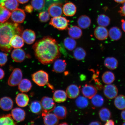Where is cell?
I'll return each instance as SVG.
<instances>
[{
	"instance_id": "1",
	"label": "cell",
	"mask_w": 125,
	"mask_h": 125,
	"mask_svg": "<svg viewBox=\"0 0 125 125\" xmlns=\"http://www.w3.org/2000/svg\"><path fill=\"white\" fill-rule=\"evenodd\" d=\"M32 48L36 58L44 65L52 63L61 55L57 41L49 36L38 41Z\"/></svg>"
},
{
	"instance_id": "2",
	"label": "cell",
	"mask_w": 125,
	"mask_h": 125,
	"mask_svg": "<svg viewBox=\"0 0 125 125\" xmlns=\"http://www.w3.org/2000/svg\"><path fill=\"white\" fill-rule=\"evenodd\" d=\"M22 30L18 23L0 22V49L10 52L12 49L10 44L11 39L14 36L21 34Z\"/></svg>"
},
{
	"instance_id": "3",
	"label": "cell",
	"mask_w": 125,
	"mask_h": 125,
	"mask_svg": "<svg viewBox=\"0 0 125 125\" xmlns=\"http://www.w3.org/2000/svg\"><path fill=\"white\" fill-rule=\"evenodd\" d=\"M32 79L33 82L40 86H43L48 84L49 76L46 72L40 70L32 75Z\"/></svg>"
},
{
	"instance_id": "4",
	"label": "cell",
	"mask_w": 125,
	"mask_h": 125,
	"mask_svg": "<svg viewBox=\"0 0 125 125\" xmlns=\"http://www.w3.org/2000/svg\"><path fill=\"white\" fill-rule=\"evenodd\" d=\"M69 20L65 17L59 16L53 17L51 19L49 24L59 30H64L68 28Z\"/></svg>"
},
{
	"instance_id": "5",
	"label": "cell",
	"mask_w": 125,
	"mask_h": 125,
	"mask_svg": "<svg viewBox=\"0 0 125 125\" xmlns=\"http://www.w3.org/2000/svg\"><path fill=\"white\" fill-rule=\"evenodd\" d=\"M41 103L43 112L42 116L53 111L56 107V104L52 98L44 96L42 98Z\"/></svg>"
},
{
	"instance_id": "6",
	"label": "cell",
	"mask_w": 125,
	"mask_h": 125,
	"mask_svg": "<svg viewBox=\"0 0 125 125\" xmlns=\"http://www.w3.org/2000/svg\"><path fill=\"white\" fill-rule=\"evenodd\" d=\"M22 72L19 68L14 69L8 80V83L11 86H15L19 85L22 79Z\"/></svg>"
},
{
	"instance_id": "7",
	"label": "cell",
	"mask_w": 125,
	"mask_h": 125,
	"mask_svg": "<svg viewBox=\"0 0 125 125\" xmlns=\"http://www.w3.org/2000/svg\"><path fill=\"white\" fill-rule=\"evenodd\" d=\"M104 93L106 97L109 99H113L118 95V89L115 85L107 84L104 87Z\"/></svg>"
},
{
	"instance_id": "8",
	"label": "cell",
	"mask_w": 125,
	"mask_h": 125,
	"mask_svg": "<svg viewBox=\"0 0 125 125\" xmlns=\"http://www.w3.org/2000/svg\"><path fill=\"white\" fill-rule=\"evenodd\" d=\"M48 11L50 15L52 17L61 16L62 14V4L61 3H54L48 8Z\"/></svg>"
},
{
	"instance_id": "9",
	"label": "cell",
	"mask_w": 125,
	"mask_h": 125,
	"mask_svg": "<svg viewBox=\"0 0 125 125\" xmlns=\"http://www.w3.org/2000/svg\"><path fill=\"white\" fill-rule=\"evenodd\" d=\"M11 16L12 21L18 23L23 22L26 18L24 11L18 8L12 11Z\"/></svg>"
},
{
	"instance_id": "10",
	"label": "cell",
	"mask_w": 125,
	"mask_h": 125,
	"mask_svg": "<svg viewBox=\"0 0 125 125\" xmlns=\"http://www.w3.org/2000/svg\"><path fill=\"white\" fill-rule=\"evenodd\" d=\"M21 35L24 41L27 44H32L35 40V33L31 29L25 30L22 32Z\"/></svg>"
},
{
	"instance_id": "11",
	"label": "cell",
	"mask_w": 125,
	"mask_h": 125,
	"mask_svg": "<svg viewBox=\"0 0 125 125\" xmlns=\"http://www.w3.org/2000/svg\"><path fill=\"white\" fill-rule=\"evenodd\" d=\"M11 57L16 62H22L26 58V54L24 50L20 48H16L12 51Z\"/></svg>"
},
{
	"instance_id": "12",
	"label": "cell",
	"mask_w": 125,
	"mask_h": 125,
	"mask_svg": "<svg viewBox=\"0 0 125 125\" xmlns=\"http://www.w3.org/2000/svg\"><path fill=\"white\" fill-rule=\"evenodd\" d=\"M94 35L98 40H104L107 39L108 37V31L106 28L104 26H98L95 30Z\"/></svg>"
},
{
	"instance_id": "13",
	"label": "cell",
	"mask_w": 125,
	"mask_h": 125,
	"mask_svg": "<svg viewBox=\"0 0 125 125\" xmlns=\"http://www.w3.org/2000/svg\"><path fill=\"white\" fill-rule=\"evenodd\" d=\"M11 115L14 120L17 122L22 121L25 118V112L20 108H15L12 109Z\"/></svg>"
},
{
	"instance_id": "14",
	"label": "cell",
	"mask_w": 125,
	"mask_h": 125,
	"mask_svg": "<svg viewBox=\"0 0 125 125\" xmlns=\"http://www.w3.org/2000/svg\"><path fill=\"white\" fill-rule=\"evenodd\" d=\"M97 91L94 86L86 84L83 87L82 92L84 96L89 99L91 98L96 94Z\"/></svg>"
},
{
	"instance_id": "15",
	"label": "cell",
	"mask_w": 125,
	"mask_h": 125,
	"mask_svg": "<svg viewBox=\"0 0 125 125\" xmlns=\"http://www.w3.org/2000/svg\"><path fill=\"white\" fill-rule=\"evenodd\" d=\"M80 92L79 87L75 84H72L69 86L66 91L67 96L70 99L77 98L79 96Z\"/></svg>"
},
{
	"instance_id": "16",
	"label": "cell",
	"mask_w": 125,
	"mask_h": 125,
	"mask_svg": "<svg viewBox=\"0 0 125 125\" xmlns=\"http://www.w3.org/2000/svg\"><path fill=\"white\" fill-rule=\"evenodd\" d=\"M13 105V101L10 97H4L0 100V107L4 111H8L10 110Z\"/></svg>"
},
{
	"instance_id": "17",
	"label": "cell",
	"mask_w": 125,
	"mask_h": 125,
	"mask_svg": "<svg viewBox=\"0 0 125 125\" xmlns=\"http://www.w3.org/2000/svg\"><path fill=\"white\" fill-rule=\"evenodd\" d=\"M29 96L25 94H18L15 98V101L17 105L20 107H26L29 104Z\"/></svg>"
},
{
	"instance_id": "18",
	"label": "cell",
	"mask_w": 125,
	"mask_h": 125,
	"mask_svg": "<svg viewBox=\"0 0 125 125\" xmlns=\"http://www.w3.org/2000/svg\"><path fill=\"white\" fill-rule=\"evenodd\" d=\"M43 117V122L45 125H55L58 124L59 119L54 113H48Z\"/></svg>"
},
{
	"instance_id": "19",
	"label": "cell",
	"mask_w": 125,
	"mask_h": 125,
	"mask_svg": "<svg viewBox=\"0 0 125 125\" xmlns=\"http://www.w3.org/2000/svg\"><path fill=\"white\" fill-rule=\"evenodd\" d=\"M62 11L64 14L66 16H73L76 13V7L73 3H67L64 5Z\"/></svg>"
},
{
	"instance_id": "20",
	"label": "cell",
	"mask_w": 125,
	"mask_h": 125,
	"mask_svg": "<svg viewBox=\"0 0 125 125\" xmlns=\"http://www.w3.org/2000/svg\"><path fill=\"white\" fill-rule=\"evenodd\" d=\"M55 60L53 66V71L57 73L63 72L66 68L67 63L65 61L62 59Z\"/></svg>"
},
{
	"instance_id": "21",
	"label": "cell",
	"mask_w": 125,
	"mask_h": 125,
	"mask_svg": "<svg viewBox=\"0 0 125 125\" xmlns=\"http://www.w3.org/2000/svg\"><path fill=\"white\" fill-rule=\"evenodd\" d=\"M67 97L66 92L63 90H58L54 92L53 98L55 102L61 103L66 100Z\"/></svg>"
},
{
	"instance_id": "22",
	"label": "cell",
	"mask_w": 125,
	"mask_h": 125,
	"mask_svg": "<svg viewBox=\"0 0 125 125\" xmlns=\"http://www.w3.org/2000/svg\"><path fill=\"white\" fill-rule=\"evenodd\" d=\"M77 23L78 26L82 29H85L88 28L91 24L90 19L86 15L81 16L78 19Z\"/></svg>"
},
{
	"instance_id": "23",
	"label": "cell",
	"mask_w": 125,
	"mask_h": 125,
	"mask_svg": "<svg viewBox=\"0 0 125 125\" xmlns=\"http://www.w3.org/2000/svg\"><path fill=\"white\" fill-rule=\"evenodd\" d=\"M24 40L19 35L14 36L11 39L10 44L11 46L15 48L22 47L24 45Z\"/></svg>"
},
{
	"instance_id": "24",
	"label": "cell",
	"mask_w": 125,
	"mask_h": 125,
	"mask_svg": "<svg viewBox=\"0 0 125 125\" xmlns=\"http://www.w3.org/2000/svg\"><path fill=\"white\" fill-rule=\"evenodd\" d=\"M18 85L19 90L22 93L29 92L31 89L32 86L31 81L26 79H22Z\"/></svg>"
},
{
	"instance_id": "25",
	"label": "cell",
	"mask_w": 125,
	"mask_h": 125,
	"mask_svg": "<svg viewBox=\"0 0 125 125\" xmlns=\"http://www.w3.org/2000/svg\"><path fill=\"white\" fill-rule=\"evenodd\" d=\"M53 111L59 119H64L66 117L67 111L65 106L62 105L56 106Z\"/></svg>"
},
{
	"instance_id": "26",
	"label": "cell",
	"mask_w": 125,
	"mask_h": 125,
	"mask_svg": "<svg viewBox=\"0 0 125 125\" xmlns=\"http://www.w3.org/2000/svg\"><path fill=\"white\" fill-rule=\"evenodd\" d=\"M104 66L111 70L116 69L118 66V62L117 59L113 57H108L105 59L104 61Z\"/></svg>"
},
{
	"instance_id": "27",
	"label": "cell",
	"mask_w": 125,
	"mask_h": 125,
	"mask_svg": "<svg viewBox=\"0 0 125 125\" xmlns=\"http://www.w3.org/2000/svg\"><path fill=\"white\" fill-rule=\"evenodd\" d=\"M108 35L112 40L117 41L121 38L122 33L119 28L115 26L111 28L109 30Z\"/></svg>"
},
{
	"instance_id": "28",
	"label": "cell",
	"mask_w": 125,
	"mask_h": 125,
	"mask_svg": "<svg viewBox=\"0 0 125 125\" xmlns=\"http://www.w3.org/2000/svg\"><path fill=\"white\" fill-rule=\"evenodd\" d=\"M69 35L74 39H79L82 36V32L80 28L76 26H73L68 29Z\"/></svg>"
},
{
	"instance_id": "29",
	"label": "cell",
	"mask_w": 125,
	"mask_h": 125,
	"mask_svg": "<svg viewBox=\"0 0 125 125\" xmlns=\"http://www.w3.org/2000/svg\"><path fill=\"white\" fill-rule=\"evenodd\" d=\"M6 9L10 11H13L18 8L19 6L18 2L17 0H6L4 2L0 4Z\"/></svg>"
},
{
	"instance_id": "30",
	"label": "cell",
	"mask_w": 125,
	"mask_h": 125,
	"mask_svg": "<svg viewBox=\"0 0 125 125\" xmlns=\"http://www.w3.org/2000/svg\"><path fill=\"white\" fill-rule=\"evenodd\" d=\"M11 15L9 10L0 4V22L4 23L8 20Z\"/></svg>"
},
{
	"instance_id": "31",
	"label": "cell",
	"mask_w": 125,
	"mask_h": 125,
	"mask_svg": "<svg viewBox=\"0 0 125 125\" xmlns=\"http://www.w3.org/2000/svg\"><path fill=\"white\" fill-rule=\"evenodd\" d=\"M103 82L107 84H111L113 83L115 80V76L112 72L107 71L103 74L102 76Z\"/></svg>"
},
{
	"instance_id": "32",
	"label": "cell",
	"mask_w": 125,
	"mask_h": 125,
	"mask_svg": "<svg viewBox=\"0 0 125 125\" xmlns=\"http://www.w3.org/2000/svg\"><path fill=\"white\" fill-rule=\"evenodd\" d=\"M16 122L14 119L10 114L0 116V125H15Z\"/></svg>"
},
{
	"instance_id": "33",
	"label": "cell",
	"mask_w": 125,
	"mask_h": 125,
	"mask_svg": "<svg viewBox=\"0 0 125 125\" xmlns=\"http://www.w3.org/2000/svg\"><path fill=\"white\" fill-rule=\"evenodd\" d=\"M30 110L33 113L39 115L42 112L41 103L40 102L35 101L32 102L30 106Z\"/></svg>"
},
{
	"instance_id": "34",
	"label": "cell",
	"mask_w": 125,
	"mask_h": 125,
	"mask_svg": "<svg viewBox=\"0 0 125 125\" xmlns=\"http://www.w3.org/2000/svg\"><path fill=\"white\" fill-rule=\"evenodd\" d=\"M114 104L116 108L119 110L125 109V96L122 95L117 96L115 98Z\"/></svg>"
},
{
	"instance_id": "35",
	"label": "cell",
	"mask_w": 125,
	"mask_h": 125,
	"mask_svg": "<svg viewBox=\"0 0 125 125\" xmlns=\"http://www.w3.org/2000/svg\"><path fill=\"white\" fill-rule=\"evenodd\" d=\"M100 119L103 122H106L110 119L112 117L111 113L108 109L104 107L101 109L99 112Z\"/></svg>"
},
{
	"instance_id": "36",
	"label": "cell",
	"mask_w": 125,
	"mask_h": 125,
	"mask_svg": "<svg viewBox=\"0 0 125 125\" xmlns=\"http://www.w3.org/2000/svg\"><path fill=\"white\" fill-rule=\"evenodd\" d=\"M86 53L83 48L80 47H77L75 49L73 52V56L76 60L80 61L85 59Z\"/></svg>"
},
{
	"instance_id": "37",
	"label": "cell",
	"mask_w": 125,
	"mask_h": 125,
	"mask_svg": "<svg viewBox=\"0 0 125 125\" xmlns=\"http://www.w3.org/2000/svg\"><path fill=\"white\" fill-rule=\"evenodd\" d=\"M97 23L99 26L107 27L110 23V19L108 16L102 14L98 16L97 19Z\"/></svg>"
},
{
	"instance_id": "38",
	"label": "cell",
	"mask_w": 125,
	"mask_h": 125,
	"mask_svg": "<svg viewBox=\"0 0 125 125\" xmlns=\"http://www.w3.org/2000/svg\"><path fill=\"white\" fill-rule=\"evenodd\" d=\"M77 107L80 109H84L87 107L89 102L88 99L85 96H80L78 97L75 101Z\"/></svg>"
},
{
	"instance_id": "39",
	"label": "cell",
	"mask_w": 125,
	"mask_h": 125,
	"mask_svg": "<svg viewBox=\"0 0 125 125\" xmlns=\"http://www.w3.org/2000/svg\"><path fill=\"white\" fill-rule=\"evenodd\" d=\"M64 46L69 51H72L75 48L76 42L74 39L67 37L64 40Z\"/></svg>"
},
{
	"instance_id": "40",
	"label": "cell",
	"mask_w": 125,
	"mask_h": 125,
	"mask_svg": "<svg viewBox=\"0 0 125 125\" xmlns=\"http://www.w3.org/2000/svg\"><path fill=\"white\" fill-rule=\"evenodd\" d=\"M91 99L92 104L95 107H100L104 104V98L100 95H95Z\"/></svg>"
},
{
	"instance_id": "41",
	"label": "cell",
	"mask_w": 125,
	"mask_h": 125,
	"mask_svg": "<svg viewBox=\"0 0 125 125\" xmlns=\"http://www.w3.org/2000/svg\"><path fill=\"white\" fill-rule=\"evenodd\" d=\"M31 3L34 9L39 10H42L44 7L45 2V0H32Z\"/></svg>"
},
{
	"instance_id": "42",
	"label": "cell",
	"mask_w": 125,
	"mask_h": 125,
	"mask_svg": "<svg viewBox=\"0 0 125 125\" xmlns=\"http://www.w3.org/2000/svg\"><path fill=\"white\" fill-rule=\"evenodd\" d=\"M39 18L41 22H46L49 20L50 15L47 11L42 12L39 13Z\"/></svg>"
},
{
	"instance_id": "43",
	"label": "cell",
	"mask_w": 125,
	"mask_h": 125,
	"mask_svg": "<svg viewBox=\"0 0 125 125\" xmlns=\"http://www.w3.org/2000/svg\"><path fill=\"white\" fill-rule=\"evenodd\" d=\"M7 54L3 52H0V66H4L7 63L8 60Z\"/></svg>"
},
{
	"instance_id": "44",
	"label": "cell",
	"mask_w": 125,
	"mask_h": 125,
	"mask_svg": "<svg viewBox=\"0 0 125 125\" xmlns=\"http://www.w3.org/2000/svg\"><path fill=\"white\" fill-rule=\"evenodd\" d=\"M123 4V6L120 8V10L119 12L122 16L125 17V1Z\"/></svg>"
},
{
	"instance_id": "45",
	"label": "cell",
	"mask_w": 125,
	"mask_h": 125,
	"mask_svg": "<svg viewBox=\"0 0 125 125\" xmlns=\"http://www.w3.org/2000/svg\"><path fill=\"white\" fill-rule=\"evenodd\" d=\"M33 7L31 5L29 4L26 5L25 8L26 11L29 13H31L33 11Z\"/></svg>"
},
{
	"instance_id": "46",
	"label": "cell",
	"mask_w": 125,
	"mask_h": 125,
	"mask_svg": "<svg viewBox=\"0 0 125 125\" xmlns=\"http://www.w3.org/2000/svg\"><path fill=\"white\" fill-rule=\"evenodd\" d=\"M115 125V122L112 120L109 119L107 121L104 125Z\"/></svg>"
},
{
	"instance_id": "47",
	"label": "cell",
	"mask_w": 125,
	"mask_h": 125,
	"mask_svg": "<svg viewBox=\"0 0 125 125\" xmlns=\"http://www.w3.org/2000/svg\"><path fill=\"white\" fill-rule=\"evenodd\" d=\"M4 72L2 69L0 68V80L2 79L4 77Z\"/></svg>"
},
{
	"instance_id": "48",
	"label": "cell",
	"mask_w": 125,
	"mask_h": 125,
	"mask_svg": "<svg viewBox=\"0 0 125 125\" xmlns=\"http://www.w3.org/2000/svg\"><path fill=\"white\" fill-rule=\"evenodd\" d=\"M121 116L122 119L125 121V109H123L121 114Z\"/></svg>"
},
{
	"instance_id": "49",
	"label": "cell",
	"mask_w": 125,
	"mask_h": 125,
	"mask_svg": "<svg viewBox=\"0 0 125 125\" xmlns=\"http://www.w3.org/2000/svg\"><path fill=\"white\" fill-rule=\"evenodd\" d=\"M89 125H101V123L99 121H94L91 123Z\"/></svg>"
},
{
	"instance_id": "50",
	"label": "cell",
	"mask_w": 125,
	"mask_h": 125,
	"mask_svg": "<svg viewBox=\"0 0 125 125\" xmlns=\"http://www.w3.org/2000/svg\"><path fill=\"white\" fill-rule=\"evenodd\" d=\"M122 27L123 30L125 32V20H122Z\"/></svg>"
},
{
	"instance_id": "51",
	"label": "cell",
	"mask_w": 125,
	"mask_h": 125,
	"mask_svg": "<svg viewBox=\"0 0 125 125\" xmlns=\"http://www.w3.org/2000/svg\"><path fill=\"white\" fill-rule=\"evenodd\" d=\"M18 2L21 4L26 3L29 1V0H17Z\"/></svg>"
},
{
	"instance_id": "52",
	"label": "cell",
	"mask_w": 125,
	"mask_h": 125,
	"mask_svg": "<svg viewBox=\"0 0 125 125\" xmlns=\"http://www.w3.org/2000/svg\"><path fill=\"white\" fill-rule=\"evenodd\" d=\"M115 2L120 3H123L125 2V0H114Z\"/></svg>"
},
{
	"instance_id": "53",
	"label": "cell",
	"mask_w": 125,
	"mask_h": 125,
	"mask_svg": "<svg viewBox=\"0 0 125 125\" xmlns=\"http://www.w3.org/2000/svg\"><path fill=\"white\" fill-rule=\"evenodd\" d=\"M68 125L66 123H63L60 124V125Z\"/></svg>"
},
{
	"instance_id": "54",
	"label": "cell",
	"mask_w": 125,
	"mask_h": 125,
	"mask_svg": "<svg viewBox=\"0 0 125 125\" xmlns=\"http://www.w3.org/2000/svg\"><path fill=\"white\" fill-rule=\"evenodd\" d=\"M6 0H0V4L1 2H4Z\"/></svg>"
},
{
	"instance_id": "55",
	"label": "cell",
	"mask_w": 125,
	"mask_h": 125,
	"mask_svg": "<svg viewBox=\"0 0 125 125\" xmlns=\"http://www.w3.org/2000/svg\"><path fill=\"white\" fill-rule=\"evenodd\" d=\"M123 125H125V122L124 123H123L122 124Z\"/></svg>"
},
{
	"instance_id": "56",
	"label": "cell",
	"mask_w": 125,
	"mask_h": 125,
	"mask_svg": "<svg viewBox=\"0 0 125 125\" xmlns=\"http://www.w3.org/2000/svg\"><path fill=\"white\" fill-rule=\"evenodd\" d=\"M52 0L54 1H57L58 0Z\"/></svg>"
}]
</instances>
